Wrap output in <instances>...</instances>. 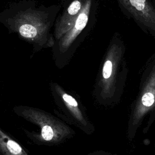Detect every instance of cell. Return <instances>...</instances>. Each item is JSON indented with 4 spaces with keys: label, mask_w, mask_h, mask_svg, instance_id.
<instances>
[{
    "label": "cell",
    "mask_w": 155,
    "mask_h": 155,
    "mask_svg": "<svg viewBox=\"0 0 155 155\" xmlns=\"http://www.w3.org/2000/svg\"><path fill=\"white\" fill-rule=\"evenodd\" d=\"M61 7L38 4L34 0L14 2L0 12V24L36 50L51 48L54 42L53 27Z\"/></svg>",
    "instance_id": "obj_1"
},
{
    "label": "cell",
    "mask_w": 155,
    "mask_h": 155,
    "mask_svg": "<svg viewBox=\"0 0 155 155\" xmlns=\"http://www.w3.org/2000/svg\"><path fill=\"white\" fill-rule=\"evenodd\" d=\"M125 50L123 39L115 33L103 57L93 90L96 102L101 106H114L122 98L128 74Z\"/></svg>",
    "instance_id": "obj_2"
},
{
    "label": "cell",
    "mask_w": 155,
    "mask_h": 155,
    "mask_svg": "<svg viewBox=\"0 0 155 155\" xmlns=\"http://www.w3.org/2000/svg\"><path fill=\"white\" fill-rule=\"evenodd\" d=\"M155 121V53L146 62L142 70L137 93L133 100L127 122L126 135L130 142L137 131L147 134Z\"/></svg>",
    "instance_id": "obj_3"
},
{
    "label": "cell",
    "mask_w": 155,
    "mask_h": 155,
    "mask_svg": "<svg viewBox=\"0 0 155 155\" xmlns=\"http://www.w3.org/2000/svg\"><path fill=\"white\" fill-rule=\"evenodd\" d=\"M101 0H85L82 8L70 28L54 42V58L60 67L67 65L95 25Z\"/></svg>",
    "instance_id": "obj_4"
},
{
    "label": "cell",
    "mask_w": 155,
    "mask_h": 155,
    "mask_svg": "<svg viewBox=\"0 0 155 155\" xmlns=\"http://www.w3.org/2000/svg\"><path fill=\"white\" fill-rule=\"evenodd\" d=\"M24 117L39 125L43 140L53 143H61L71 138L75 131L68 125L51 114L35 108L24 109Z\"/></svg>",
    "instance_id": "obj_5"
},
{
    "label": "cell",
    "mask_w": 155,
    "mask_h": 155,
    "mask_svg": "<svg viewBox=\"0 0 155 155\" xmlns=\"http://www.w3.org/2000/svg\"><path fill=\"white\" fill-rule=\"evenodd\" d=\"M56 99L67 121L73 125L83 133L91 134L95 131L94 125L90 120L84 105L79 97L68 93L60 85H53Z\"/></svg>",
    "instance_id": "obj_6"
},
{
    "label": "cell",
    "mask_w": 155,
    "mask_h": 155,
    "mask_svg": "<svg viewBox=\"0 0 155 155\" xmlns=\"http://www.w3.org/2000/svg\"><path fill=\"white\" fill-rule=\"evenodd\" d=\"M122 12L146 34L155 38V2L153 0H116Z\"/></svg>",
    "instance_id": "obj_7"
},
{
    "label": "cell",
    "mask_w": 155,
    "mask_h": 155,
    "mask_svg": "<svg viewBox=\"0 0 155 155\" xmlns=\"http://www.w3.org/2000/svg\"><path fill=\"white\" fill-rule=\"evenodd\" d=\"M85 0H64L55 20L53 30L54 41L61 38L73 25L80 13Z\"/></svg>",
    "instance_id": "obj_8"
},
{
    "label": "cell",
    "mask_w": 155,
    "mask_h": 155,
    "mask_svg": "<svg viewBox=\"0 0 155 155\" xmlns=\"http://www.w3.org/2000/svg\"><path fill=\"white\" fill-rule=\"evenodd\" d=\"M0 151L4 155H28L16 142L0 129Z\"/></svg>",
    "instance_id": "obj_9"
},
{
    "label": "cell",
    "mask_w": 155,
    "mask_h": 155,
    "mask_svg": "<svg viewBox=\"0 0 155 155\" xmlns=\"http://www.w3.org/2000/svg\"><path fill=\"white\" fill-rule=\"evenodd\" d=\"M84 155H114V154H111L110 152L105 151L103 150H98V151H95L91 153H89Z\"/></svg>",
    "instance_id": "obj_10"
},
{
    "label": "cell",
    "mask_w": 155,
    "mask_h": 155,
    "mask_svg": "<svg viewBox=\"0 0 155 155\" xmlns=\"http://www.w3.org/2000/svg\"><path fill=\"white\" fill-rule=\"evenodd\" d=\"M114 155H117V154H114Z\"/></svg>",
    "instance_id": "obj_11"
},
{
    "label": "cell",
    "mask_w": 155,
    "mask_h": 155,
    "mask_svg": "<svg viewBox=\"0 0 155 155\" xmlns=\"http://www.w3.org/2000/svg\"><path fill=\"white\" fill-rule=\"evenodd\" d=\"M153 1H154V2H155V0H153Z\"/></svg>",
    "instance_id": "obj_12"
}]
</instances>
